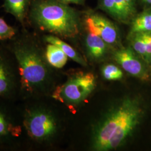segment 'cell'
<instances>
[{"label": "cell", "instance_id": "10", "mask_svg": "<svg viewBox=\"0 0 151 151\" xmlns=\"http://www.w3.org/2000/svg\"><path fill=\"white\" fill-rule=\"evenodd\" d=\"M85 45L88 56L92 60L103 58L109 50V45L96 35L89 32L85 39Z\"/></svg>", "mask_w": 151, "mask_h": 151}, {"label": "cell", "instance_id": "2", "mask_svg": "<svg viewBox=\"0 0 151 151\" xmlns=\"http://www.w3.org/2000/svg\"><path fill=\"white\" fill-rule=\"evenodd\" d=\"M31 37L15 40L8 49L15 57L20 75L19 101L41 98L51 83V67L45 51Z\"/></svg>", "mask_w": 151, "mask_h": 151}, {"label": "cell", "instance_id": "5", "mask_svg": "<svg viewBox=\"0 0 151 151\" xmlns=\"http://www.w3.org/2000/svg\"><path fill=\"white\" fill-rule=\"evenodd\" d=\"M25 149L19 103L0 100V151Z\"/></svg>", "mask_w": 151, "mask_h": 151}, {"label": "cell", "instance_id": "20", "mask_svg": "<svg viewBox=\"0 0 151 151\" xmlns=\"http://www.w3.org/2000/svg\"><path fill=\"white\" fill-rule=\"evenodd\" d=\"M146 45V63H150L151 57V32H142Z\"/></svg>", "mask_w": 151, "mask_h": 151}, {"label": "cell", "instance_id": "1", "mask_svg": "<svg viewBox=\"0 0 151 151\" xmlns=\"http://www.w3.org/2000/svg\"><path fill=\"white\" fill-rule=\"evenodd\" d=\"M143 114L144 108L139 98L122 99L110 108L95 127L92 149L108 151L122 147L135 131Z\"/></svg>", "mask_w": 151, "mask_h": 151}, {"label": "cell", "instance_id": "8", "mask_svg": "<svg viewBox=\"0 0 151 151\" xmlns=\"http://www.w3.org/2000/svg\"><path fill=\"white\" fill-rule=\"evenodd\" d=\"M87 31L99 36L110 45H117L120 40L119 29L113 22L96 12H88L85 19Z\"/></svg>", "mask_w": 151, "mask_h": 151}, {"label": "cell", "instance_id": "12", "mask_svg": "<svg viewBox=\"0 0 151 151\" xmlns=\"http://www.w3.org/2000/svg\"><path fill=\"white\" fill-rule=\"evenodd\" d=\"M116 12V20L127 23L135 16L136 0H115Z\"/></svg>", "mask_w": 151, "mask_h": 151}, {"label": "cell", "instance_id": "14", "mask_svg": "<svg viewBox=\"0 0 151 151\" xmlns=\"http://www.w3.org/2000/svg\"><path fill=\"white\" fill-rule=\"evenodd\" d=\"M151 32V8L143 11L132 20L130 34Z\"/></svg>", "mask_w": 151, "mask_h": 151}, {"label": "cell", "instance_id": "23", "mask_svg": "<svg viewBox=\"0 0 151 151\" xmlns=\"http://www.w3.org/2000/svg\"><path fill=\"white\" fill-rule=\"evenodd\" d=\"M150 63H151V58H150Z\"/></svg>", "mask_w": 151, "mask_h": 151}, {"label": "cell", "instance_id": "22", "mask_svg": "<svg viewBox=\"0 0 151 151\" xmlns=\"http://www.w3.org/2000/svg\"><path fill=\"white\" fill-rule=\"evenodd\" d=\"M142 1L147 4H151V0H142Z\"/></svg>", "mask_w": 151, "mask_h": 151}, {"label": "cell", "instance_id": "11", "mask_svg": "<svg viewBox=\"0 0 151 151\" xmlns=\"http://www.w3.org/2000/svg\"><path fill=\"white\" fill-rule=\"evenodd\" d=\"M44 40L47 43L52 44L59 47L69 58L73 60L79 65L83 66L87 65L86 62L81 55L70 45L62 40L61 38L54 35L49 34L44 36Z\"/></svg>", "mask_w": 151, "mask_h": 151}, {"label": "cell", "instance_id": "17", "mask_svg": "<svg viewBox=\"0 0 151 151\" xmlns=\"http://www.w3.org/2000/svg\"><path fill=\"white\" fill-rule=\"evenodd\" d=\"M103 77L108 81L119 80L123 77V71L115 65L108 64L104 65L101 68Z\"/></svg>", "mask_w": 151, "mask_h": 151}, {"label": "cell", "instance_id": "21", "mask_svg": "<svg viewBox=\"0 0 151 151\" xmlns=\"http://www.w3.org/2000/svg\"><path fill=\"white\" fill-rule=\"evenodd\" d=\"M58 1L67 5L72 4L80 5H83L86 2V0H58Z\"/></svg>", "mask_w": 151, "mask_h": 151}, {"label": "cell", "instance_id": "16", "mask_svg": "<svg viewBox=\"0 0 151 151\" xmlns=\"http://www.w3.org/2000/svg\"><path fill=\"white\" fill-rule=\"evenodd\" d=\"M131 48L146 62V45L142 32L130 34Z\"/></svg>", "mask_w": 151, "mask_h": 151}, {"label": "cell", "instance_id": "9", "mask_svg": "<svg viewBox=\"0 0 151 151\" xmlns=\"http://www.w3.org/2000/svg\"><path fill=\"white\" fill-rule=\"evenodd\" d=\"M115 60L128 73L141 81H148L150 76L146 65L131 47L121 48L114 53Z\"/></svg>", "mask_w": 151, "mask_h": 151}, {"label": "cell", "instance_id": "3", "mask_svg": "<svg viewBox=\"0 0 151 151\" xmlns=\"http://www.w3.org/2000/svg\"><path fill=\"white\" fill-rule=\"evenodd\" d=\"M30 19L41 31L60 38H73L80 32L77 11L58 0H38L34 3Z\"/></svg>", "mask_w": 151, "mask_h": 151}, {"label": "cell", "instance_id": "18", "mask_svg": "<svg viewBox=\"0 0 151 151\" xmlns=\"http://www.w3.org/2000/svg\"><path fill=\"white\" fill-rule=\"evenodd\" d=\"M16 35V30L0 18V41L11 40Z\"/></svg>", "mask_w": 151, "mask_h": 151}, {"label": "cell", "instance_id": "6", "mask_svg": "<svg viewBox=\"0 0 151 151\" xmlns=\"http://www.w3.org/2000/svg\"><path fill=\"white\" fill-rule=\"evenodd\" d=\"M96 86V77L91 72L76 73L55 87L50 97L68 108L73 107L84 101Z\"/></svg>", "mask_w": 151, "mask_h": 151}, {"label": "cell", "instance_id": "19", "mask_svg": "<svg viewBox=\"0 0 151 151\" xmlns=\"http://www.w3.org/2000/svg\"><path fill=\"white\" fill-rule=\"evenodd\" d=\"M98 6L100 9L116 20V12L115 0H99Z\"/></svg>", "mask_w": 151, "mask_h": 151}, {"label": "cell", "instance_id": "7", "mask_svg": "<svg viewBox=\"0 0 151 151\" xmlns=\"http://www.w3.org/2000/svg\"><path fill=\"white\" fill-rule=\"evenodd\" d=\"M20 75L16 60L8 49L0 48V100L19 102Z\"/></svg>", "mask_w": 151, "mask_h": 151}, {"label": "cell", "instance_id": "13", "mask_svg": "<svg viewBox=\"0 0 151 151\" xmlns=\"http://www.w3.org/2000/svg\"><path fill=\"white\" fill-rule=\"evenodd\" d=\"M45 55L49 65L56 69L63 68L68 58L59 47L52 44L47 43Z\"/></svg>", "mask_w": 151, "mask_h": 151}, {"label": "cell", "instance_id": "15", "mask_svg": "<svg viewBox=\"0 0 151 151\" xmlns=\"http://www.w3.org/2000/svg\"><path fill=\"white\" fill-rule=\"evenodd\" d=\"M29 0H5L6 11L20 22H23Z\"/></svg>", "mask_w": 151, "mask_h": 151}, {"label": "cell", "instance_id": "4", "mask_svg": "<svg viewBox=\"0 0 151 151\" xmlns=\"http://www.w3.org/2000/svg\"><path fill=\"white\" fill-rule=\"evenodd\" d=\"M24 133L25 149L32 150L51 142L60 129L54 112L39 102V99L19 101Z\"/></svg>", "mask_w": 151, "mask_h": 151}]
</instances>
